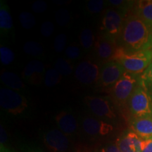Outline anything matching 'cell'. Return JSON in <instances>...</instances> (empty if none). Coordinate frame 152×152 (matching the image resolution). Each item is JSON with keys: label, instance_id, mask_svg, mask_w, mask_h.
Masks as SVG:
<instances>
[{"label": "cell", "instance_id": "obj_1", "mask_svg": "<svg viewBox=\"0 0 152 152\" xmlns=\"http://www.w3.org/2000/svg\"><path fill=\"white\" fill-rule=\"evenodd\" d=\"M152 28L134 13L125 19L118 45L126 52H136L151 48Z\"/></svg>", "mask_w": 152, "mask_h": 152}, {"label": "cell", "instance_id": "obj_2", "mask_svg": "<svg viewBox=\"0 0 152 152\" xmlns=\"http://www.w3.org/2000/svg\"><path fill=\"white\" fill-rule=\"evenodd\" d=\"M113 61L121 64L125 72L138 75L143 73L152 62V50L128 52L119 47Z\"/></svg>", "mask_w": 152, "mask_h": 152}, {"label": "cell", "instance_id": "obj_3", "mask_svg": "<svg viewBox=\"0 0 152 152\" xmlns=\"http://www.w3.org/2000/svg\"><path fill=\"white\" fill-rule=\"evenodd\" d=\"M137 75L125 72L121 79L108 90L110 97L119 108H123L128 104L140 80V77Z\"/></svg>", "mask_w": 152, "mask_h": 152}, {"label": "cell", "instance_id": "obj_4", "mask_svg": "<svg viewBox=\"0 0 152 152\" xmlns=\"http://www.w3.org/2000/svg\"><path fill=\"white\" fill-rule=\"evenodd\" d=\"M132 118L152 116V99L149 90L140 78L128 103Z\"/></svg>", "mask_w": 152, "mask_h": 152}, {"label": "cell", "instance_id": "obj_5", "mask_svg": "<svg viewBox=\"0 0 152 152\" xmlns=\"http://www.w3.org/2000/svg\"><path fill=\"white\" fill-rule=\"evenodd\" d=\"M127 16L116 9H107L102 18L100 28L102 35L117 42Z\"/></svg>", "mask_w": 152, "mask_h": 152}, {"label": "cell", "instance_id": "obj_6", "mask_svg": "<svg viewBox=\"0 0 152 152\" xmlns=\"http://www.w3.org/2000/svg\"><path fill=\"white\" fill-rule=\"evenodd\" d=\"M0 105L4 111L17 115L26 111L28 101L24 96L14 90L8 88H1Z\"/></svg>", "mask_w": 152, "mask_h": 152}, {"label": "cell", "instance_id": "obj_7", "mask_svg": "<svg viewBox=\"0 0 152 152\" xmlns=\"http://www.w3.org/2000/svg\"><path fill=\"white\" fill-rule=\"evenodd\" d=\"M125 72L123 66L115 61L106 62L101 68L96 83L103 88L111 87L121 79Z\"/></svg>", "mask_w": 152, "mask_h": 152}, {"label": "cell", "instance_id": "obj_8", "mask_svg": "<svg viewBox=\"0 0 152 152\" xmlns=\"http://www.w3.org/2000/svg\"><path fill=\"white\" fill-rule=\"evenodd\" d=\"M85 102L91 112L96 116L105 121H111L116 118L113 109L106 99L87 96L85 98Z\"/></svg>", "mask_w": 152, "mask_h": 152}, {"label": "cell", "instance_id": "obj_9", "mask_svg": "<svg viewBox=\"0 0 152 152\" xmlns=\"http://www.w3.org/2000/svg\"><path fill=\"white\" fill-rule=\"evenodd\" d=\"M44 142L52 152H69L71 143L67 136L59 130H49L44 136Z\"/></svg>", "mask_w": 152, "mask_h": 152}, {"label": "cell", "instance_id": "obj_10", "mask_svg": "<svg viewBox=\"0 0 152 152\" xmlns=\"http://www.w3.org/2000/svg\"><path fill=\"white\" fill-rule=\"evenodd\" d=\"M119 46L116 42L100 34L96 38L94 49L96 54L101 61L109 62L113 61Z\"/></svg>", "mask_w": 152, "mask_h": 152}, {"label": "cell", "instance_id": "obj_11", "mask_svg": "<svg viewBox=\"0 0 152 152\" xmlns=\"http://www.w3.org/2000/svg\"><path fill=\"white\" fill-rule=\"evenodd\" d=\"M83 130L87 134L92 137L106 136L111 133L113 127L111 123L92 116H85L82 121Z\"/></svg>", "mask_w": 152, "mask_h": 152}, {"label": "cell", "instance_id": "obj_12", "mask_svg": "<svg viewBox=\"0 0 152 152\" xmlns=\"http://www.w3.org/2000/svg\"><path fill=\"white\" fill-rule=\"evenodd\" d=\"M99 72L97 64L91 61H83L77 65L75 75L77 80L83 84L91 85L97 83Z\"/></svg>", "mask_w": 152, "mask_h": 152}, {"label": "cell", "instance_id": "obj_13", "mask_svg": "<svg viewBox=\"0 0 152 152\" xmlns=\"http://www.w3.org/2000/svg\"><path fill=\"white\" fill-rule=\"evenodd\" d=\"M144 140L132 130L125 131L118 138L115 144L122 152H142Z\"/></svg>", "mask_w": 152, "mask_h": 152}, {"label": "cell", "instance_id": "obj_14", "mask_svg": "<svg viewBox=\"0 0 152 152\" xmlns=\"http://www.w3.org/2000/svg\"><path fill=\"white\" fill-rule=\"evenodd\" d=\"M45 73V65L39 61H30L23 72L24 80L32 85H39L42 80Z\"/></svg>", "mask_w": 152, "mask_h": 152}, {"label": "cell", "instance_id": "obj_15", "mask_svg": "<svg viewBox=\"0 0 152 152\" xmlns=\"http://www.w3.org/2000/svg\"><path fill=\"white\" fill-rule=\"evenodd\" d=\"M56 123L59 130L66 136H71L75 134L78 128V123L73 114L70 112L63 111L56 115Z\"/></svg>", "mask_w": 152, "mask_h": 152}, {"label": "cell", "instance_id": "obj_16", "mask_svg": "<svg viewBox=\"0 0 152 152\" xmlns=\"http://www.w3.org/2000/svg\"><path fill=\"white\" fill-rule=\"evenodd\" d=\"M130 129L142 140H151L152 139V116L132 118L130 122Z\"/></svg>", "mask_w": 152, "mask_h": 152}, {"label": "cell", "instance_id": "obj_17", "mask_svg": "<svg viewBox=\"0 0 152 152\" xmlns=\"http://www.w3.org/2000/svg\"><path fill=\"white\" fill-rule=\"evenodd\" d=\"M132 13L152 28V0L136 1Z\"/></svg>", "mask_w": 152, "mask_h": 152}, {"label": "cell", "instance_id": "obj_18", "mask_svg": "<svg viewBox=\"0 0 152 152\" xmlns=\"http://www.w3.org/2000/svg\"><path fill=\"white\" fill-rule=\"evenodd\" d=\"M13 20L9 6L4 1L0 3V31L1 36H8L13 31Z\"/></svg>", "mask_w": 152, "mask_h": 152}, {"label": "cell", "instance_id": "obj_19", "mask_svg": "<svg viewBox=\"0 0 152 152\" xmlns=\"http://www.w3.org/2000/svg\"><path fill=\"white\" fill-rule=\"evenodd\" d=\"M1 80L11 90L22 91L25 90L26 85L18 75L12 72H3L1 74Z\"/></svg>", "mask_w": 152, "mask_h": 152}, {"label": "cell", "instance_id": "obj_20", "mask_svg": "<svg viewBox=\"0 0 152 152\" xmlns=\"http://www.w3.org/2000/svg\"><path fill=\"white\" fill-rule=\"evenodd\" d=\"M95 39L92 31L89 28H85L80 35V42L81 46L86 50L91 49L95 43Z\"/></svg>", "mask_w": 152, "mask_h": 152}, {"label": "cell", "instance_id": "obj_21", "mask_svg": "<svg viewBox=\"0 0 152 152\" xmlns=\"http://www.w3.org/2000/svg\"><path fill=\"white\" fill-rule=\"evenodd\" d=\"M62 75L56 69L52 68L47 71L45 75V84L47 87H52L58 85L61 80Z\"/></svg>", "mask_w": 152, "mask_h": 152}, {"label": "cell", "instance_id": "obj_22", "mask_svg": "<svg viewBox=\"0 0 152 152\" xmlns=\"http://www.w3.org/2000/svg\"><path fill=\"white\" fill-rule=\"evenodd\" d=\"M23 51L28 55L39 56L43 54V47L37 42L29 41L24 45Z\"/></svg>", "mask_w": 152, "mask_h": 152}, {"label": "cell", "instance_id": "obj_23", "mask_svg": "<svg viewBox=\"0 0 152 152\" xmlns=\"http://www.w3.org/2000/svg\"><path fill=\"white\" fill-rule=\"evenodd\" d=\"M55 69L63 76H68L73 73V68L71 63L67 60L59 58L55 63Z\"/></svg>", "mask_w": 152, "mask_h": 152}, {"label": "cell", "instance_id": "obj_24", "mask_svg": "<svg viewBox=\"0 0 152 152\" xmlns=\"http://www.w3.org/2000/svg\"><path fill=\"white\" fill-rule=\"evenodd\" d=\"M19 20L21 24L22 27L25 29H31L33 28L36 24V20L35 17L31 13L27 12H22L19 16Z\"/></svg>", "mask_w": 152, "mask_h": 152}, {"label": "cell", "instance_id": "obj_25", "mask_svg": "<svg viewBox=\"0 0 152 152\" xmlns=\"http://www.w3.org/2000/svg\"><path fill=\"white\" fill-rule=\"evenodd\" d=\"M15 55L8 47L1 46L0 47V59L3 65L7 66L14 61Z\"/></svg>", "mask_w": 152, "mask_h": 152}, {"label": "cell", "instance_id": "obj_26", "mask_svg": "<svg viewBox=\"0 0 152 152\" xmlns=\"http://www.w3.org/2000/svg\"><path fill=\"white\" fill-rule=\"evenodd\" d=\"M55 18L57 24L60 26H66L71 21V14L66 9H60L56 12Z\"/></svg>", "mask_w": 152, "mask_h": 152}, {"label": "cell", "instance_id": "obj_27", "mask_svg": "<svg viewBox=\"0 0 152 152\" xmlns=\"http://www.w3.org/2000/svg\"><path fill=\"white\" fill-rule=\"evenodd\" d=\"M140 78L144 83V84L145 85V86L147 87L149 94L152 97V62L148 66L147 69L144 71L142 75L140 76Z\"/></svg>", "mask_w": 152, "mask_h": 152}, {"label": "cell", "instance_id": "obj_28", "mask_svg": "<svg viewBox=\"0 0 152 152\" xmlns=\"http://www.w3.org/2000/svg\"><path fill=\"white\" fill-rule=\"evenodd\" d=\"M66 42H67V37L65 34H59L55 37L54 42V50L57 53L63 52L65 49Z\"/></svg>", "mask_w": 152, "mask_h": 152}, {"label": "cell", "instance_id": "obj_29", "mask_svg": "<svg viewBox=\"0 0 152 152\" xmlns=\"http://www.w3.org/2000/svg\"><path fill=\"white\" fill-rule=\"evenodd\" d=\"M104 7L102 0H91L87 4V9L92 14H98L102 11Z\"/></svg>", "mask_w": 152, "mask_h": 152}, {"label": "cell", "instance_id": "obj_30", "mask_svg": "<svg viewBox=\"0 0 152 152\" xmlns=\"http://www.w3.org/2000/svg\"><path fill=\"white\" fill-rule=\"evenodd\" d=\"M1 133H0V135H1V139H0V141H1V152H15L14 150H12L10 147H9V144H7V141H8V137H7V132H6L4 128H3L2 125H1Z\"/></svg>", "mask_w": 152, "mask_h": 152}, {"label": "cell", "instance_id": "obj_31", "mask_svg": "<svg viewBox=\"0 0 152 152\" xmlns=\"http://www.w3.org/2000/svg\"><path fill=\"white\" fill-rule=\"evenodd\" d=\"M54 30V26L51 21H45L42 24L40 28L41 34L44 37H49L52 35Z\"/></svg>", "mask_w": 152, "mask_h": 152}, {"label": "cell", "instance_id": "obj_32", "mask_svg": "<svg viewBox=\"0 0 152 152\" xmlns=\"http://www.w3.org/2000/svg\"><path fill=\"white\" fill-rule=\"evenodd\" d=\"M66 55L71 60L77 59L80 56V50L76 46H69L66 49Z\"/></svg>", "mask_w": 152, "mask_h": 152}, {"label": "cell", "instance_id": "obj_33", "mask_svg": "<svg viewBox=\"0 0 152 152\" xmlns=\"http://www.w3.org/2000/svg\"><path fill=\"white\" fill-rule=\"evenodd\" d=\"M47 8H48L47 4L45 1H42V0L35 1L32 5V10L37 14H42V13L45 12Z\"/></svg>", "mask_w": 152, "mask_h": 152}, {"label": "cell", "instance_id": "obj_34", "mask_svg": "<svg viewBox=\"0 0 152 152\" xmlns=\"http://www.w3.org/2000/svg\"><path fill=\"white\" fill-rule=\"evenodd\" d=\"M100 152H122L116 144H109L101 149Z\"/></svg>", "mask_w": 152, "mask_h": 152}, {"label": "cell", "instance_id": "obj_35", "mask_svg": "<svg viewBox=\"0 0 152 152\" xmlns=\"http://www.w3.org/2000/svg\"><path fill=\"white\" fill-rule=\"evenodd\" d=\"M142 152H152V139L144 140Z\"/></svg>", "mask_w": 152, "mask_h": 152}, {"label": "cell", "instance_id": "obj_36", "mask_svg": "<svg viewBox=\"0 0 152 152\" xmlns=\"http://www.w3.org/2000/svg\"><path fill=\"white\" fill-rule=\"evenodd\" d=\"M26 152H45V151H44L43 150H42L40 149H38V148H35V149H27L26 151Z\"/></svg>", "mask_w": 152, "mask_h": 152}, {"label": "cell", "instance_id": "obj_37", "mask_svg": "<svg viewBox=\"0 0 152 152\" xmlns=\"http://www.w3.org/2000/svg\"><path fill=\"white\" fill-rule=\"evenodd\" d=\"M151 50H152V35H151Z\"/></svg>", "mask_w": 152, "mask_h": 152}, {"label": "cell", "instance_id": "obj_38", "mask_svg": "<svg viewBox=\"0 0 152 152\" xmlns=\"http://www.w3.org/2000/svg\"><path fill=\"white\" fill-rule=\"evenodd\" d=\"M151 99H152V97H151Z\"/></svg>", "mask_w": 152, "mask_h": 152}]
</instances>
